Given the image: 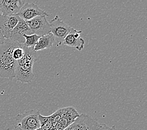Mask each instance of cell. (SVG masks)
I'll return each instance as SVG.
<instances>
[{
	"label": "cell",
	"mask_w": 147,
	"mask_h": 130,
	"mask_svg": "<svg viewBox=\"0 0 147 130\" xmlns=\"http://www.w3.org/2000/svg\"><path fill=\"white\" fill-rule=\"evenodd\" d=\"M24 57L17 61L15 78L23 83H29L34 77L33 68L36 59V52L33 49L26 48H24Z\"/></svg>",
	"instance_id": "2"
},
{
	"label": "cell",
	"mask_w": 147,
	"mask_h": 130,
	"mask_svg": "<svg viewBox=\"0 0 147 130\" xmlns=\"http://www.w3.org/2000/svg\"><path fill=\"white\" fill-rule=\"evenodd\" d=\"M13 130H23V129H22L20 128H19L18 126H15V128H14V129Z\"/></svg>",
	"instance_id": "20"
},
{
	"label": "cell",
	"mask_w": 147,
	"mask_h": 130,
	"mask_svg": "<svg viewBox=\"0 0 147 130\" xmlns=\"http://www.w3.org/2000/svg\"><path fill=\"white\" fill-rule=\"evenodd\" d=\"M20 18L16 15L1 16L0 17V30L5 40L9 39L11 31L19 22Z\"/></svg>",
	"instance_id": "9"
},
{
	"label": "cell",
	"mask_w": 147,
	"mask_h": 130,
	"mask_svg": "<svg viewBox=\"0 0 147 130\" xmlns=\"http://www.w3.org/2000/svg\"><path fill=\"white\" fill-rule=\"evenodd\" d=\"M24 53H25V51H24V46L22 44H19L15 47L13 51V58L15 60L18 61L24 57Z\"/></svg>",
	"instance_id": "16"
},
{
	"label": "cell",
	"mask_w": 147,
	"mask_h": 130,
	"mask_svg": "<svg viewBox=\"0 0 147 130\" xmlns=\"http://www.w3.org/2000/svg\"><path fill=\"white\" fill-rule=\"evenodd\" d=\"M20 19L28 22L37 16H47L49 14L40 8L34 3H26L17 14Z\"/></svg>",
	"instance_id": "7"
},
{
	"label": "cell",
	"mask_w": 147,
	"mask_h": 130,
	"mask_svg": "<svg viewBox=\"0 0 147 130\" xmlns=\"http://www.w3.org/2000/svg\"><path fill=\"white\" fill-rule=\"evenodd\" d=\"M19 44L11 39L5 40L0 46V77L13 79L15 78L17 61L13 58V51Z\"/></svg>",
	"instance_id": "1"
},
{
	"label": "cell",
	"mask_w": 147,
	"mask_h": 130,
	"mask_svg": "<svg viewBox=\"0 0 147 130\" xmlns=\"http://www.w3.org/2000/svg\"><path fill=\"white\" fill-rule=\"evenodd\" d=\"M2 16V13H1V8H0V17H1Z\"/></svg>",
	"instance_id": "21"
},
{
	"label": "cell",
	"mask_w": 147,
	"mask_h": 130,
	"mask_svg": "<svg viewBox=\"0 0 147 130\" xmlns=\"http://www.w3.org/2000/svg\"><path fill=\"white\" fill-rule=\"evenodd\" d=\"M82 33V31L76 30L72 28L70 32L64 39L63 44L75 48L79 51H82L85 45V40L80 36Z\"/></svg>",
	"instance_id": "11"
},
{
	"label": "cell",
	"mask_w": 147,
	"mask_h": 130,
	"mask_svg": "<svg viewBox=\"0 0 147 130\" xmlns=\"http://www.w3.org/2000/svg\"><path fill=\"white\" fill-rule=\"evenodd\" d=\"M26 3L24 0H0L2 15H16Z\"/></svg>",
	"instance_id": "10"
},
{
	"label": "cell",
	"mask_w": 147,
	"mask_h": 130,
	"mask_svg": "<svg viewBox=\"0 0 147 130\" xmlns=\"http://www.w3.org/2000/svg\"><path fill=\"white\" fill-rule=\"evenodd\" d=\"M34 130H43V129H42L41 128H39L36 129H34Z\"/></svg>",
	"instance_id": "22"
},
{
	"label": "cell",
	"mask_w": 147,
	"mask_h": 130,
	"mask_svg": "<svg viewBox=\"0 0 147 130\" xmlns=\"http://www.w3.org/2000/svg\"><path fill=\"white\" fill-rule=\"evenodd\" d=\"M62 113H63V108H60L56 111L54 113L50 115V119L51 120L52 124H53V127L56 125V124L57 123L59 119H60V118H61Z\"/></svg>",
	"instance_id": "17"
},
{
	"label": "cell",
	"mask_w": 147,
	"mask_h": 130,
	"mask_svg": "<svg viewBox=\"0 0 147 130\" xmlns=\"http://www.w3.org/2000/svg\"><path fill=\"white\" fill-rule=\"evenodd\" d=\"M32 34L26 22L20 19L15 28L11 31L10 38L13 41L18 42V43L23 44L24 43V35Z\"/></svg>",
	"instance_id": "12"
},
{
	"label": "cell",
	"mask_w": 147,
	"mask_h": 130,
	"mask_svg": "<svg viewBox=\"0 0 147 130\" xmlns=\"http://www.w3.org/2000/svg\"><path fill=\"white\" fill-rule=\"evenodd\" d=\"M38 110H30L23 113L19 114L15 117L17 122L16 126H18L23 130H34L40 128Z\"/></svg>",
	"instance_id": "3"
},
{
	"label": "cell",
	"mask_w": 147,
	"mask_h": 130,
	"mask_svg": "<svg viewBox=\"0 0 147 130\" xmlns=\"http://www.w3.org/2000/svg\"><path fill=\"white\" fill-rule=\"evenodd\" d=\"M55 42V38L51 33L45 35V36H41L38 40L35 46L34 47L33 51L34 52H37L38 51L44 50L45 49L50 48L53 46Z\"/></svg>",
	"instance_id": "13"
},
{
	"label": "cell",
	"mask_w": 147,
	"mask_h": 130,
	"mask_svg": "<svg viewBox=\"0 0 147 130\" xmlns=\"http://www.w3.org/2000/svg\"><path fill=\"white\" fill-rule=\"evenodd\" d=\"M80 114L75 108L68 106L63 108V113L60 119L52 129V130H65L73 123L79 117Z\"/></svg>",
	"instance_id": "8"
},
{
	"label": "cell",
	"mask_w": 147,
	"mask_h": 130,
	"mask_svg": "<svg viewBox=\"0 0 147 130\" xmlns=\"http://www.w3.org/2000/svg\"><path fill=\"white\" fill-rule=\"evenodd\" d=\"M99 126L98 121L90 116L82 114L65 130H97Z\"/></svg>",
	"instance_id": "5"
},
{
	"label": "cell",
	"mask_w": 147,
	"mask_h": 130,
	"mask_svg": "<svg viewBox=\"0 0 147 130\" xmlns=\"http://www.w3.org/2000/svg\"><path fill=\"white\" fill-rule=\"evenodd\" d=\"M23 37L25 41H24V43L22 45L24 48L33 49V50L40 38L39 36L33 34L31 35H24Z\"/></svg>",
	"instance_id": "14"
},
{
	"label": "cell",
	"mask_w": 147,
	"mask_h": 130,
	"mask_svg": "<svg viewBox=\"0 0 147 130\" xmlns=\"http://www.w3.org/2000/svg\"><path fill=\"white\" fill-rule=\"evenodd\" d=\"M39 120L40 123V128L43 130H52L53 126L52 124L50 117H45V116L41 115L39 116Z\"/></svg>",
	"instance_id": "15"
},
{
	"label": "cell",
	"mask_w": 147,
	"mask_h": 130,
	"mask_svg": "<svg viewBox=\"0 0 147 130\" xmlns=\"http://www.w3.org/2000/svg\"><path fill=\"white\" fill-rule=\"evenodd\" d=\"M50 33L53 35L56 46L63 44V42L70 32L72 28L68 24L65 23L58 15L56 16L50 22Z\"/></svg>",
	"instance_id": "4"
},
{
	"label": "cell",
	"mask_w": 147,
	"mask_h": 130,
	"mask_svg": "<svg viewBox=\"0 0 147 130\" xmlns=\"http://www.w3.org/2000/svg\"><path fill=\"white\" fill-rule=\"evenodd\" d=\"M5 40V38L4 36H3V34L1 32V31L0 30V46H1L3 43H4Z\"/></svg>",
	"instance_id": "19"
},
{
	"label": "cell",
	"mask_w": 147,
	"mask_h": 130,
	"mask_svg": "<svg viewBox=\"0 0 147 130\" xmlns=\"http://www.w3.org/2000/svg\"><path fill=\"white\" fill-rule=\"evenodd\" d=\"M26 23L31 34L41 37L50 33V24L48 22L47 16H37Z\"/></svg>",
	"instance_id": "6"
},
{
	"label": "cell",
	"mask_w": 147,
	"mask_h": 130,
	"mask_svg": "<svg viewBox=\"0 0 147 130\" xmlns=\"http://www.w3.org/2000/svg\"><path fill=\"white\" fill-rule=\"evenodd\" d=\"M97 130H117L116 126H113L112 127H110L106 124H101L100 125L98 128Z\"/></svg>",
	"instance_id": "18"
}]
</instances>
